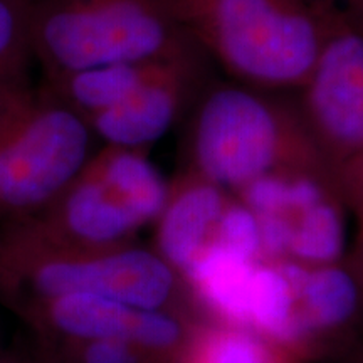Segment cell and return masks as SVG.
Returning <instances> with one entry per match:
<instances>
[{"label":"cell","mask_w":363,"mask_h":363,"mask_svg":"<svg viewBox=\"0 0 363 363\" xmlns=\"http://www.w3.org/2000/svg\"><path fill=\"white\" fill-rule=\"evenodd\" d=\"M323 16L363 35V0H305Z\"/></svg>","instance_id":"cell-18"},{"label":"cell","mask_w":363,"mask_h":363,"mask_svg":"<svg viewBox=\"0 0 363 363\" xmlns=\"http://www.w3.org/2000/svg\"><path fill=\"white\" fill-rule=\"evenodd\" d=\"M251 326L279 342L303 337L296 293L279 259L257 261L251 293Z\"/></svg>","instance_id":"cell-13"},{"label":"cell","mask_w":363,"mask_h":363,"mask_svg":"<svg viewBox=\"0 0 363 363\" xmlns=\"http://www.w3.org/2000/svg\"><path fill=\"white\" fill-rule=\"evenodd\" d=\"M357 217H358V233L355 239V246H353V252H352V264L348 269L352 271L353 278H355L363 296V211L358 212Z\"/></svg>","instance_id":"cell-19"},{"label":"cell","mask_w":363,"mask_h":363,"mask_svg":"<svg viewBox=\"0 0 363 363\" xmlns=\"http://www.w3.org/2000/svg\"><path fill=\"white\" fill-rule=\"evenodd\" d=\"M235 195L184 169L169 182V199L158 217V252L185 278L216 244L222 217Z\"/></svg>","instance_id":"cell-9"},{"label":"cell","mask_w":363,"mask_h":363,"mask_svg":"<svg viewBox=\"0 0 363 363\" xmlns=\"http://www.w3.org/2000/svg\"><path fill=\"white\" fill-rule=\"evenodd\" d=\"M206 363H266L259 343L240 331H229L208 345Z\"/></svg>","instance_id":"cell-16"},{"label":"cell","mask_w":363,"mask_h":363,"mask_svg":"<svg viewBox=\"0 0 363 363\" xmlns=\"http://www.w3.org/2000/svg\"><path fill=\"white\" fill-rule=\"evenodd\" d=\"M155 61L125 62L44 74L43 83L84 120L125 101L142 84Z\"/></svg>","instance_id":"cell-11"},{"label":"cell","mask_w":363,"mask_h":363,"mask_svg":"<svg viewBox=\"0 0 363 363\" xmlns=\"http://www.w3.org/2000/svg\"><path fill=\"white\" fill-rule=\"evenodd\" d=\"M296 293L301 333L335 330L355 315L362 293L348 267L279 259Z\"/></svg>","instance_id":"cell-10"},{"label":"cell","mask_w":363,"mask_h":363,"mask_svg":"<svg viewBox=\"0 0 363 363\" xmlns=\"http://www.w3.org/2000/svg\"><path fill=\"white\" fill-rule=\"evenodd\" d=\"M83 363H140V352L136 345L126 340H93L86 342Z\"/></svg>","instance_id":"cell-17"},{"label":"cell","mask_w":363,"mask_h":363,"mask_svg":"<svg viewBox=\"0 0 363 363\" xmlns=\"http://www.w3.org/2000/svg\"><path fill=\"white\" fill-rule=\"evenodd\" d=\"M202 52L239 84L299 89L338 22L305 0H167Z\"/></svg>","instance_id":"cell-2"},{"label":"cell","mask_w":363,"mask_h":363,"mask_svg":"<svg viewBox=\"0 0 363 363\" xmlns=\"http://www.w3.org/2000/svg\"><path fill=\"white\" fill-rule=\"evenodd\" d=\"M185 157V169L234 195L274 177H311L330 187L296 104L242 84L206 86L194 104Z\"/></svg>","instance_id":"cell-1"},{"label":"cell","mask_w":363,"mask_h":363,"mask_svg":"<svg viewBox=\"0 0 363 363\" xmlns=\"http://www.w3.org/2000/svg\"><path fill=\"white\" fill-rule=\"evenodd\" d=\"M38 303L54 328L83 342L118 338L133 343L142 313L98 294H66Z\"/></svg>","instance_id":"cell-12"},{"label":"cell","mask_w":363,"mask_h":363,"mask_svg":"<svg viewBox=\"0 0 363 363\" xmlns=\"http://www.w3.org/2000/svg\"><path fill=\"white\" fill-rule=\"evenodd\" d=\"M192 45L167 0H34L30 13L43 74L155 61Z\"/></svg>","instance_id":"cell-6"},{"label":"cell","mask_w":363,"mask_h":363,"mask_svg":"<svg viewBox=\"0 0 363 363\" xmlns=\"http://www.w3.org/2000/svg\"><path fill=\"white\" fill-rule=\"evenodd\" d=\"M208 61L197 44L157 61L125 101L86 120L99 145L148 152L206 89Z\"/></svg>","instance_id":"cell-8"},{"label":"cell","mask_w":363,"mask_h":363,"mask_svg":"<svg viewBox=\"0 0 363 363\" xmlns=\"http://www.w3.org/2000/svg\"><path fill=\"white\" fill-rule=\"evenodd\" d=\"M185 279L158 251L76 249L44 242L19 225L0 227V288L38 299L98 294L138 310H165Z\"/></svg>","instance_id":"cell-5"},{"label":"cell","mask_w":363,"mask_h":363,"mask_svg":"<svg viewBox=\"0 0 363 363\" xmlns=\"http://www.w3.org/2000/svg\"><path fill=\"white\" fill-rule=\"evenodd\" d=\"M182 325L165 310H142L133 343L143 350L165 352L179 345Z\"/></svg>","instance_id":"cell-15"},{"label":"cell","mask_w":363,"mask_h":363,"mask_svg":"<svg viewBox=\"0 0 363 363\" xmlns=\"http://www.w3.org/2000/svg\"><path fill=\"white\" fill-rule=\"evenodd\" d=\"M34 0H0V86L34 62L30 48V13Z\"/></svg>","instance_id":"cell-14"},{"label":"cell","mask_w":363,"mask_h":363,"mask_svg":"<svg viewBox=\"0 0 363 363\" xmlns=\"http://www.w3.org/2000/svg\"><path fill=\"white\" fill-rule=\"evenodd\" d=\"M98 143L88 121L30 71L0 86V227L56 199Z\"/></svg>","instance_id":"cell-3"},{"label":"cell","mask_w":363,"mask_h":363,"mask_svg":"<svg viewBox=\"0 0 363 363\" xmlns=\"http://www.w3.org/2000/svg\"><path fill=\"white\" fill-rule=\"evenodd\" d=\"M167 199L169 182L148 152L99 145L56 199L12 224L54 246L118 247L157 222Z\"/></svg>","instance_id":"cell-4"},{"label":"cell","mask_w":363,"mask_h":363,"mask_svg":"<svg viewBox=\"0 0 363 363\" xmlns=\"http://www.w3.org/2000/svg\"><path fill=\"white\" fill-rule=\"evenodd\" d=\"M296 110L338 201L363 211V35L340 26L306 83Z\"/></svg>","instance_id":"cell-7"}]
</instances>
